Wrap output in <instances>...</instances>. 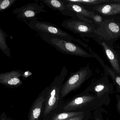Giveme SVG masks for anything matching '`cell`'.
<instances>
[{"instance_id": "6da1fadb", "label": "cell", "mask_w": 120, "mask_h": 120, "mask_svg": "<svg viewBox=\"0 0 120 120\" xmlns=\"http://www.w3.org/2000/svg\"><path fill=\"white\" fill-rule=\"evenodd\" d=\"M62 26L81 37L98 38L96 34L98 25L91 19L76 16L64 21Z\"/></svg>"}, {"instance_id": "7a4b0ae2", "label": "cell", "mask_w": 120, "mask_h": 120, "mask_svg": "<svg viewBox=\"0 0 120 120\" xmlns=\"http://www.w3.org/2000/svg\"><path fill=\"white\" fill-rule=\"evenodd\" d=\"M40 37L44 41L54 47L63 54L84 57H94L79 45L72 42L60 39L53 36L46 34H40Z\"/></svg>"}, {"instance_id": "3957f363", "label": "cell", "mask_w": 120, "mask_h": 120, "mask_svg": "<svg viewBox=\"0 0 120 120\" xmlns=\"http://www.w3.org/2000/svg\"><path fill=\"white\" fill-rule=\"evenodd\" d=\"M105 105L97 95L90 93L83 92L73 98L63 109L66 111L77 109H82L83 111L95 110Z\"/></svg>"}, {"instance_id": "277c9868", "label": "cell", "mask_w": 120, "mask_h": 120, "mask_svg": "<svg viewBox=\"0 0 120 120\" xmlns=\"http://www.w3.org/2000/svg\"><path fill=\"white\" fill-rule=\"evenodd\" d=\"M98 24L96 34L99 38L113 44L120 38V16L103 17Z\"/></svg>"}, {"instance_id": "5b68a950", "label": "cell", "mask_w": 120, "mask_h": 120, "mask_svg": "<svg viewBox=\"0 0 120 120\" xmlns=\"http://www.w3.org/2000/svg\"><path fill=\"white\" fill-rule=\"evenodd\" d=\"M68 78L63 85L61 94L64 98L73 90L79 88L82 84L90 78L92 71L89 66L81 68L74 73H71Z\"/></svg>"}, {"instance_id": "8992f818", "label": "cell", "mask_w": 120, "mask_h": 120, "mask_svg": "<svg viewBox=\"0 0 120 120\" xmlns=\"http://www.w3.org/2000/svg\"><path fill=\"white\" fill-rule=\"evenodd\" d=\"M113 86L109 82V76H104L91 83L84 92L90 93L97 95L104 103L109 105L110 103L109 95L113 92Z\"/></svg>"}, {"instance_id": "52a82bcc", "label": "cell", "mask_w": 120, "mask_h": 120, "mask_svg": "<svg viewBox=\"0 0 120 120\" xmlns=\"http://www.w3.org/2000/svg\"><path fill=\"white\" fill-rule=\"evenodd\" d=\"M28 26L31 29L41 34L51 35L60 39L72 42L75 38L68 33L64 31L55 24L49 22L41 21L38 20L27 22Z\"/></svg>"}, {"instance_id": "ba28073f", "label": "cell", "mask_w": 120, "mask_h": 120, "mask_svg": "<svg viewBox=\"0 0 120 120\" xmlns=\"http://www.w3.org/2000/svg\"><path fill=\"white\" fill-rule=\"evenodd\" d=\"M94 40L102 48L111 68L120 74V53L113 43L99 38Z\"/></svg>"}, {"instance_id": "9c48e42d", "label": "cell", "mask_w": 120, "mask_h": 120, "mask_svg": "<svg viewBox=\"0 0 120 120\" xmlns=\"http://www.w3.org/2000/svg\"><path fill=\"white\" fill-rule=\"evenodd\" d=\"M44 7L37 3H32L17 8L13 11V13L17 15L19 19L25 21H32L38 20L36 16L41 12H46Z\"/></svg>"}, {"instance_id": "30bf717a", "label": "cell", "mask_w": 120, "mask_h": 120, "mask_svg": "<svg viewBox=\"0 0 120 120\" xmlns=\"http://www.w3.org/2000/svg\"><path fill=\"white\" fill-rule=\"evenodd\" d=\"M83 7L87 10L103 17L120 16V3L111 2L93 6Z\"/></svg>"}, {"instance_id": "8fae6325", "label": "cell", "mask_w": 120, "mask_h": 120, "mask_svg": "<svg viewBox=\"0 0 120 120\" xmlns=\"http://www.w3.org/2000/svg\"><path fill=\"white\" fill-rule=\"evenodd\" d=\"M21 70H14L0 74V83L8 87H17L22 84L21 78L23 75Z\"/></svg>"}, {"instance_id": "7c38bea8", "label": "cell", "mask_w": 120, "mask_h": 120, "mask_svg": "<svg viewBox=\"0 0 120 120\" xmlns=\"http://www.w3.org/2000/svg\"><path fill=\"white\" fill-rule=\"evenodd\" d=\"M59 87L57 85H55L49 90L45 100V106L44 111L45 116L49 114L57 107L60 97Z\"/></svg>"}, {"instance_id": "4fadbf2b", "label": "cell", "mask_w": 120, "mask_h": 120, "mask_svg": "<svg viewBox=\"0 0 120 120\" xmlns=\"http://www.w3.org/2000/svg\"><path fill=\"white\" fill-rule=\"evenodd\" d=\"M89 52L99 62L104 70L105 75L109 76L112 79L114 84L116 87V90L118 92L120 93V74L117 73L113 68L106 64L104 61L90 48L88 49Z\"/></svg>"}, {"instance_id": "5bb4252c", "label": "cell", "mask_w": 120, "mask_h": 120, "mask_svg": "<svg viewBox=\"0 0 120 120\" xmlns=\"http://www.w3.org/2000/svg\"><path fill=\"white\" fill-rule=\"evenodd\" d=\"M41 1L49 8L60 12L63 15L72 18L77 16L74 12L67 7L64 0H43Z\"/></svg>"}, {"instance_id": "9a60e30c", "label": "cell", "mask_w": 120, "mask_h": 120, "mask_svg": "<svg viewBox=\"0 0 120 120\" xmlns=\"http://www.w3.org/2000/svg\"><path fill=\"white\" fill-rule=\"evenodd\" d=\"M67 7L75 13L77 16L80 18H83L92 20L95 13L86 9L82 4L75 3H69L66 2ZM93 21V20H92Z\"/></svg>"}, {"instance_id": "2e32d148", "label": "cell", "mask_w": 120, "mask_h": 120, "mask_svg": "<svg viewBox=\"0 0 120 120\" xmlns=\"http://www.w3.org/2000/svg\"><path fill=\"white\" fill-rule=\"evenodd\" d=\"M45 101V98L41 95L35 101L32 105L29 112L28 120H38L41 113L43 104Z\"/></svg>"}, {"instance_id": "e0dca14e", "label": "cell", "mask_w": 120, "mask_h": 120, "mask_svg": "<svg viewBox=\"0 0 120 120\" xmlns=\"http://www.w3.org/2000/svg\"><path fill=\"white\" fill-rule=\"evenodd\" d=\"M86 111L68 112L55 114L52 118V120H66L84 113Z\"/></svg>"}, {"instance_id": "ac0fdd59", "label": "cell", "mask_w": 120, "mask_h": 120, "mask_svg": "<svg viewBox=\"0 0 120 120\" xmlns=\"http://www.w3.org/2000/svg\"><path fill=\"white\" fill-rule=\"evenodd\" d=\"M8 35L0 29V49L1 51L9 57H11V52L6 42V38Z\"/></svg>"}, {"instance_id": "d6986e66", "label": "cell", "mask_w": 120, "mask_h": 120, "mask_svg": "<svg viewBox=\"0 0 120 120\" xmlns=\"http://www.w3.org/2000/svg\"><path fill=\"white\" fill-rule=\"evenodd\" d=\"M69 3L80 4L86 6H93L109 2L110 0H65Z\"/></svg>"}, {"instance_id": "ffe728a7", "label": "cell", "mask_w": 120, "mask_h": 120, "mask_svg": "<svg viewBox=\"0 0 120 120\" xmlns=\"http://www.w3.org/2000/svg\"><path fill=\"white\" fill-rule=\"evenodd\" d=\"M17 0H0V11L4 12L9 9Z\"/></svg>"}, {"instance_id": "44dd1931", "label": "cell", "mask_w": 120, "mask_h": 120, "mask_svg": "<svg viewBox=\"0 0 120 120\" xmlns=\"http://www.w3.org/2000/svg\"><path fill=\"white\" fill-rule=\"evenodd\" d=\"M90 111H86L84 113L66 120H88L90 117Z\"/></svg>"}, {"instance_id": "7402d4cb", "label": "cell", "mask_w": 120, "mask_h": 120, "mask_svg": "<svg viewBox=\"0 0 120 120\" xmlns=\"http://www.w3.org/2000/svg\"><path fill=\"white\" fill-rule=\"evenodd\" d=\"M99 109H97L94 113L93 120H103L101 112Z\"/></svg>"}, {"instance_id": "603a6c76", "label": "cell", "mask_w": 120, "mask_h": 120, "mask_svg": "<svg viewBox=\"0 0 120 120\" xmlns=\"http://www.w3.org/2000/svg\"><path fill=\"white\" fill-rule=\"evenodd\" d=\"M104 20V17L97 14H95L93 17L92 20L95 23L98 25L102 22Z\"/></svg>"}, {"instance_id": "cb8c5ba5", "label": "cell", "mask_w": 120, "mask_h": 120, "mask_svg": "<svg viewBox=\"0 0 120 120\" xmlns=\"http://www.w3.org/2000/svg\"><path fill=\"white\" fill-rule=\"evenodd\" d=\"M116 97L117 100L116 108L117 111L120 114V96L119 95L117 94L116 95Z\"/></svg>"}, {"instance_id": "d4e9b609", "label": "cell", "mask_w": 120, "mask_h": 120, "mask_svg": "<svg viewBox=\"0 0 120 120\" xmlns=\"http://www.w3.org/2000/svg\"><path fill=\"white\" fill-rule=\"evenodd\" d=\"M0 120H11L9 119L7 117L5 114L4 112H3L0 116Z\"/></svg>"}, {"instance_id": "484cf974", "label": "cell", "mask_w": 120, "mask_h": 120, "mask_svg": "<svg viewBox=\"0 0 120 120\" xmlns=\"http://www.w3.org/2000/svg\"><path fill=\"white\" fill-rule=\"evenodd\" d=\"M111 2L120 3V0H111Z\"/></svg>"}]
</instances>
